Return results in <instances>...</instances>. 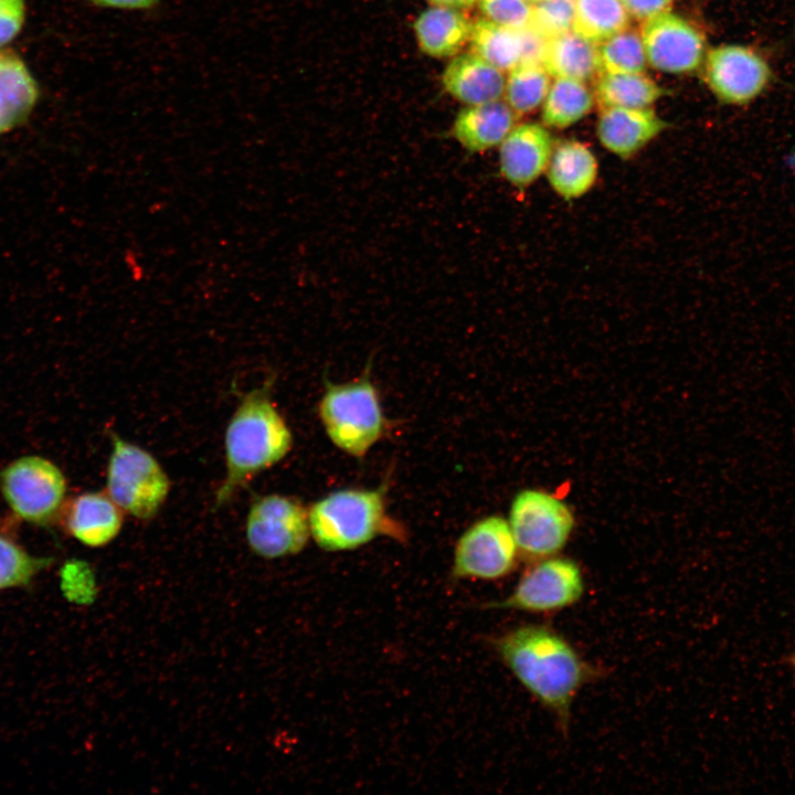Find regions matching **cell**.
I'll list each match as a JSON object with an SVG mask.
<instances>
[{
    "instance_id": "cell-1",
    "label": "cell",
    "mask_w": 795,
    "mask_h": 795,
    "mask_svg": "<svg viewBox=\"0 0 795 795\" xmlns=\"http://www.w3.org/2000/svg\"><path fill=\"white\" fill-rule=\"evenodd\" d=\"M496 649L515 678L566 734L576 696L601 677V668L543 624H523L506 632L497 638Z\"/></svg>"
},
{
    "instance_id": "cell-2",
    "label": "cell",
    "mask_w": 795,
    "mask_h": 795,
    "mask_svg": "<svg viewBox=\"0 0 795 795\" xmlns=\"http://www.w3.org/2000/svg\"><path fill=\"white\" fill-rule=\"evenodd\" d=\"M224 442L226 473L215 494L216 507L229 502L251 478L280 462L292 448V432L267 384L243 396L227 424Z\"/></svg>"
},
{
    "instance_id": "cell-3",
    "label": "cell",
    "mask_w": 795,
    "mask_h": 795,
    "mask_svg": "<svg viewBox=\"0 0 795 795\" xmlns=\"http://www.w3.org/2000/svg\"><path fill=\"white\" fill-rule=\"evenodd\" d=\"M308 519L315 542L331 552L357 549L383 534L404 538L386 513L385 487L330 492L310 506Z\"/></svg>"
},
{
    "instance_id": "cell-4",
    "label": "cell",
    "mask_w": 795,
    "mask_h": 795,
    "mask_svg": "<svg viewBox=\"0 0 795 795\" xmlns=\"http://www.w3.org/2000/svg\"><path fill=\"white\" fill-rule=\"evenodd\" d=\"M369 365L356 380L326 381L318 404L319 418L328 438L338 449L353 457H363L388 427Z\"/></svg>"
},
{
    "instance_id": "cell-5",
    "label": "cell",
    "mask_w": 795,
    "mask_h": 795,
    "mask_svg": "<svg viewBox=\"0 0 795 795\" xmlns=\"http://www.w3.org/2000/svg\"><path fill=\"white\" fill-rule=\"evenodd\" d=\"M107 466V494L137 519L153 518L165 504L170 481L158 460L146 449L112 435Z\"/></svg>"
},
{
    "instance_id": "cell-6",
    "label": "cell",
    "mask_w": 795,
    "mask_h": 795,
    "mask_svg": "<svg viewBox=\"0 0 795 795\" xmlns=\"http://www.w3.org/2000/svg\"><path fill=\"white\" fill-rule=\"evenodd\" d=\"M508 522L519 554L530 562L559 554L575 528L571 507L540 488H524L515 495Z\"/></svg>"
},
{
    "instance_id": "cell-7",
    "label": "cell",
    "mask_w": 795,
    "mask_h": 795,
    "mask_svg": "<svg viewBox=\"0 0 795 795\" xmlns=\"http://www.w3.org/2000/svg\"><path fill=\"white\" fill-rule=\"evenodd\" d=\"M0 490L19 519L38 527H49L64 506L66 479L47 458L28 455L3 467Z\"/></svg>"
},
{
    "instance_id": "cell-8",
    "label": "cell",
    "mask_w": 795,
    "mask_h": 795,
    "mask_svg": "<svg viewBox=\"0 0 795 795\" xmlns=\"http://www.w3.org/2000/svg\"><path fill=\"white\" fill-rule=\"evenodd\" d=\"M584 593L585 579L580 564L556 554L532 561L512 591L487 607L552 614L575 605Z\"/></svg>"
},
{
    "instance_id": "cell-9",
    "label": "cell",
    "mask_w": 795,
    "mask_h": 795,
    "mask_svg": "<svg viewBox=\"0 0 795 795\" xmlns=\"http://www.w3.org/2000/svg\"><path fill=\"white\" fill-rule=\"evenodd\" d=\"M520 556L508 519L490 515L474 522L458 539L453 576L494 581L509 575Z\"/></svg>"
},
{
    "instance_id": "cell-10",
    "label": "cell",
    "mask_w": 795,
    "mask_h": 795,
    "mask_svg": "<svg viewBox=\"0 0 795 795\" xmlns=\"http://www.w3.org/2000/svg\"><path fill=\"white\" fill-rule=\"evenodd\" d=\"M310 537L308 510L296 499L272 494L250 507L246 538L259 556L277 559L300 552Z\"/></svg>"
},
{
    "instance_id": "cell-11",
    "label": "cell",
    "mask_w": 795,
    "mask_h": 795,
    "mask_svg": "<svg viewBox=\"0 0 795 795\" xmlns=\"http://www.w3.org/2000/svg\"><path fill=\"white\" fill-rule=\"evenodd\" d=\"M640 36L647 62L658 71L688 73L703 59L704 41L700 32L669 11L645 20Z\"/></svg>"
},
{
    "instance_id": "cell-12",
    "label": "cell",
    "mask_w": 795,
    "mask_h": 795,
    "mask_svg": "<svg viewBox=\"0 0 795 795\" xmlns=\"http://www.w3.org/2000/svg\"><path fill=\"white\" fill-rule=\"evenodd\" d=\"M768 76L766 62L749 47L722 45L708 53L706 80L724 103L750 102L764 88Z\"/></svg>"
},
{
    "instance_id": "cell-13",
    "label": "cell",
    "mask_w": 795,
    "mask_h": 795,
    "mask_svg": "<svg viewBox=\"0 0 795 795\" xmlns=\"http://www.w3.org/2000/svg\"><path fill=\"white\" fill-rule=\"evenodd\" d=\"M553 149V138L544 126H515L499 145V173L512 187L524 190L547 170Z\"/></svg>"
},
{
    "instance_id": "cell-14",
    "label": "cell",
    "mask_w": 795,
    "mask_h": 795,
    "mask_svg": "<svg viewBox=\"0 0 795 795\" xmlns=\"http://www.w3.org/2000/svg\"><path fill=\"white\" fill-rule=\"evenodd\" d=\"M65 530L81 543L99 548L112 542L123 526L121 509L107 492L88 491L62 508Z\"/></svg>"
},
{
    "instance_id": "cell-15",
    "label": "cell",
    "mask_w": 795,
    "mask_h": 795,
    "mask_svg": "<svg viewBox=\"0 0 795 795\" xmlns=\"http://www.w3.org/2000/svg\"><path fill=\"white\" fill-rule=\"evenodd\" d=\"M667 124L646 108L603 107L597 137L604 148L628 159L657 137Z\"/></svg>"
},
{
    "instance_id": "cell-16",
    "label": "cell",
    "mask_w": 795,
    "mask_h": 795,
    "mask_svg": "<svg viewBox=\"0 0 795 795\" xmlns=\"http://www.w3.org/2000/svg\"><path fill=\"white\" fill-rule=\"evenodd\" d=\"M442 82L454 98L467 106L499 100L506 86L502 71L474 53L454 57L444 70Z\"/></svg>"
},
{
    "instance_id": "cell-17",
    "label": "cell",
    "mask_w": 795,
    "mask_h": 795,
    "mask_svg": "<svg viewBox=\"0 0 795 795\" xmlns=\"http://www.w3.org/2000/svg\"><path fill=\"white\" fill-rule=\"evenodd\" d=\"M516 113L507 103L495 100L467 106L456 116L452 134L470 153H480L499 146L516 126Z\"/></svg>"
},
{
    "instance_id": "cell-18",
    "label": "cell",
    "mask_w": 795,
    "mask_h": 795,
    "mask_svg": "<svg viewBox=\"0 0 795 795\" xmlns=\"http://www.w3.org/2000/svg\"><path fill=\"white\" fill-rule=\"evenodd\" d=\"M553 191L566 201L586 194L594 186L598 165L591 149L579 140H566L554 147L547 168Z\"/></svg>"
},
{
    "instance_id": "cell-19",
    "label": "cell",
    "mask_w": 795,
    "mask_h": 795,
    "mask_svg": "<svg viewBox=\"0 0 795 795\" xmlns=\"http://www.w3.org/2000/svg\"><path fill=\"white\" fill-rule=\"evenodd\" d=\"M39 88L24 62L0 51V135L24 123L33 110Z\"/></svg>"
},
{
    "instance_id": "cell-20",
    "label": "cell",
    "mask_w": 795,
    "mask_h": 795,
    "mask_svg": "<svg viewBox=\"0 0 795 795\" xmlns=\"http://www.w3.org/2000/svg\"><path fill=\"white\" fill-rule=\"evenodd\" d=\"M471 23L458 9L434 6L414 23L420 49L433 57L455 54L469 39Z\"/></svg>"
},
{
    "instance_id": "cell-21",
    "label": "cell",
    "mask_w": 795,
    "mask_h": 795,
    "mask_svg": "<svg viewBox=\"0 0 795 795\" xmlns=\"http://www.w3.org/2000/svg\"><path fill=\"white\" fill-rule=\"evenodd\" d=\"M574 31L547 40L542 65L550 76L586 82L598 72V46Z\"/></svg>"
},
{
    "instance_id": "cell-22",
    "label": "cell",
    "mask_w": 795,
    "mask_h": 795,
    "mask_svg": "<svg viewBox=\"0 0 795 795\" xmlns=\"http://www.w3.org/2000/svg\"><path fill=\"white\" fill-rule=\"evenodd\" d=\"M468 41L471 53L502 72H509L520 63L519 31L499 25L485 18L471 23Z\"/></svg>"
},
{
    "instance_id": "cell-23",
    "label": "cell",
    "mask_w": 795,
    "mask_h": 795,
    "mask_svg": "<svg viewBox=\"0 0 795 795\" xmlns=\"http://www.w3.org/2000/svg\"><path fill=\"white\" fill-rule=\"evenodd\" d=\"M593 103V94L584 82L558 77L542 103V121L547 127L566 128L586 116Z\"/></svg>"
},
{
    "instance_id": "cell-24",
    "label": "cell",
    "mask_w": 795,
    "mask_h": 795,
    "mask_svg": "<svg viewBox=\"0 0 795 795\" xmlns=\"http://www.w3.org/2000/svg\"><path fill=\"white\" fill-rule=\"evenodd\" d=\"M595 95L603 107L646 108L655 103L664 89L643 73H601Z\"/></svg>"
},
{
    "instance_id": "cell-25",
    "label": "cell",
    "mask_w": 795,
    "mask_h": 795,
    "mask_svg": "<svg viewBox=\"0 0 795 795\" xmlns=\"http://www.w3.org/2000/svg\"><path fill=\"white\" fill-rule=\"evenodd\" d=\"M629 14L621 0H575L572 31L601 43L627 29Z\"/></svg>"
},
{
    "instance_id": "cell-26",
    "label": "cell",
    "mask_w": 795,
    "mask_h": 795,
    "mask_svg": "<svg viewBox=\"0 0 795 795\" xmlns=\"http://www.w3.org/2000/svg\"><path fill=\"white\" fill-rule=\"evenodd\" d=\"M550 88V75L542 64H518L509 71L505 98L516 115L533 112Z\"/></svg>"
},
{
    "instance_id": "cell-27",
    "label": "cell",
    "mask_w": 795,
    "mask_h": 795,
    "mask_svg": "<svg viewBox=\"0 0 795 795\" xmlns=\"http://www.w3.org/2000/svg\"><path fill=\"white\" fill-rule=\"evenodd\" d=\"M52 562V558L33 555L0 533V591L30 587Z\"/></svg>"
},
{
    "instance_id": "cell-28",
    "label": "cell",
    "mask_w": 795,
    "mask_h": 795,
    "mask_svg": "<svg viewBox=\"0 0 795 795\" xmlns=\"http://www.w3.org/2000/svg\"><path fill=\"white\" fill-rule=\"evenodd\" d=\"M600 67L603 73L637 74L646 68V54L640 34L624 30L601 42Z\"/></svg>"
},
{
    "instance_id": "cell-29",
    "label": "cell",
    "mask_w": 795,
    "mask_h": 795,
    "mask_svg": "<svg viewBox=\"0 0 795 795\" xmlns=\"http://www.w3.org/2000/svg\"><path fill=\"white\" fill-rule=\"evenodd\" d=\"M575 0H538L532 3L530 26L551 39L572 30Z\"/></svg>"
},
{
    "instance_id": "cell-30",
    "label": "cell",
    "mask_w": 795,
    "mask_h": 795,
    "mask_svg": "<svg viewBox=\"0 0 795 795\" xmlns=\"http://www.w3.org/2000/svg\"><path fill=\"white\" fill-rule=\"evenodd\" d=\"M486 19L520 31L530 26L532 4L527 0H478Z\"/></svg>"
},
{
    "instance_id": "cell-31",
    "label": "cell",
    "mask_w": 795,
    "mask_h": 795,
    "mask_svg": "<svg viewBox=\"0 0 795 795\" xmlns=\"http://www.w3.org/2000/svg\"><path fill=\"white\" fill-rule=\"evenodd\" d=\"M24 19V0H0V46L15 38Z\"/></svg>"
},
{
    "instance_id": "cell-32",
    "label": "cell",
    "mask_w": 795,
    "mask_h": 795,
    "mask_svg": "<svg viewBox=\"0 0 795 795\" xmlns=\"http://www.w3.org/2000/svg\"><path fill=\"white\" fill-rule=\"evenodd\" d=\"M521 57L519 64H542L547 39L531 26L519 31Z\"/></svg>"
},
{
    "instance_id": "cell-33",
    "label": "cell",
    "mask_w": 795,
    "mask_h": 795,
    "mask_svg": "<svg viewBox=\"0 0 795 795\" xmlns=\"http://www.w3.org/2000/svg\"><path fill=\"white\" fill-rule=\"evenodd\" d=\"M627 13L637 20H647L668 11L672 0H621Z\"/></svg>"
},
{
    "instance_id": "cell-34",
    "label": "cell",
    "mask_w": 795,
    "mask_h": 795,
    "mask_svg": "<svg viewBox=\"0 0 795 795\" xmlns=\"http://www.w3.org/2000/svg\"><path fill=\"white\" fill-rule=\"evenodd\" d=\"M92 4L115 10L150 11L156 9L160 0H88Z\"/></svg>"
},
{
    "instance_id": "cell-35",
    "label": "cell",
    "mask_w": 795,
    "mask_h": 795,
    "mask_svg": "<svg viewBox=\"0 0 795 795\" xmlns=\"http://www.w3.org/2000/svg\"><path fill=\"white\" fill-rule=\"evenodd\" d=\"M433 6L463 9L474 6L478 0H428Z\"/></svg>"
},
{
    "instance_id": "cell-36",
    "label": "cell",
    "mask_w": 795,
    "mask_h": 795,
    "mask_svg": "<svg viewBox=\"0 0 795 795\" xmlns=\"http://www.w3.org/2000/svg\"><path fill=\"white\" fill-rule=\"evenodd\" d=\"M785 664L795 679V653H792L786 656Z\"/></svg>"
},
{
    "instance_id": "cell-37",
    "label": "cell",
    "mask_w": 795,
    "mask_h": 795,
    "mask_svg": "<svg viewBox=\"0 0 795 795\" xmlns=\"http://www.w3.org/2000/svg\"><path fill=\"white\" fill-rule=\"evenodd\" d=\"M527 1H529L530 3H533V2H536V1H538V0H527Z\"/></svg>"
}]
</instances>
